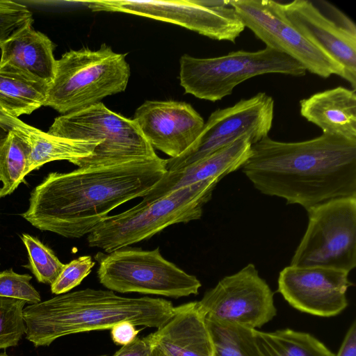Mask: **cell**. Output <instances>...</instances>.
<instances>
[{"label": "cell", "mask_w": 356, "mask_h": 356, "mask_svg": "<svg viewBox=\"0 0 356 356\" xmlns=\"http://www.w3.org/2000/svg\"><path fill=\"white\" fill-rule=\"evenodd\" d=\"M167 172L165 159L51 172L31 191L21 216L32 226L66 238L89 234L118 206L143 197Z\"/></svg>", "instance_id": "cell-1"}, {"label": "cell", "mask_w": 356, "mask_h": 356, "mask_svg": "<svg viewBox=\"0 0 356 356\" xmlns=\"http://www.w3.org/2000/svg\"><path fill=\"white\" fill-rule=\"evenodd\" d=\"M241 169L261 193L306 211L332 199L356 197V141L333 135L290 143L267 136L252 145Z\"/></svg>", "instance_id": "cell-2"}, {"label": "cell", "mask_w": 356, "mask_h": 356, "mask_svg": "<svg viewBox=\"0 0 356 356\" xmlns=\"http://www.w3.org/2000/svg\"><path fill=\"white\" fill-rule=\"evenodd\" d=\"M176 309L163 298H129L108 289H85L24 307L23 316L26 339L39 347L66 335L111 330L122 321L158 329Z\"/></svg>", "instance_id": "cell-3"}, {"label": "cell", "mask_w": 356, "mask_h": 356, "mask_svg": "<svg viewBox=\"0 0 356 356\" xmlns=\"http://www.w3.org/2000/svg\"><path fill=\"white\" fill-rule=\"evenodd\" d=\"M219 181L197 182L108 216L88 234V245L108 253L149 238L172 225L198 220Z\"/></svg>", "instance_id": "cell-4"}, {"label": "cell", "mask_w": 356, "mask_h": 356, "mask_svg": "<svg viewBox=\"0 0 356 356\" xmlns=\"http://www.w3.org/2000/svg\"><path fill=\"white\" fill-rule=\"evenodd\" d=\"M130 75L126 54L106 44L97 50H70L56 60L44 106L62 115L84 109L124 91Z\"/></svg>", "instance_id": "cell-5"}, {"label": "cell", "mask_w": 356, "mask_h": 356, "mask_svg": "<svg viewBox=\"0 0 356 356\" xmlns=\"http://www.w3.org/2000/svg\"><path fill=\"white\" fill-rule=\"evenodd\" d=\"M48 134L72 139L98 140L93 153L72 163L79 168L118 165L157 158L137 123L102 102L55 118Z\"/></svg>", "instance_id": "cell-6"}, {"label": "cell", "mask_w": 356, "mask_h": 356, "mask_svg": "<svg viewBox=\"0 0 356 356\" xmlns=\"http://www.w3.org/2000/svg\"><path fill=\"white\" fill-rule=\"evenodd\" d=\"M179 65L180 85L185 93L213 102L230 95L236 86L256 76L282 74L302 76L307 73L298 61L268 47L207 58L184 54Z\"/></svg>", "instance_id": "cell-7"}, {"label": "cell", "mask_w": 356, "mask_h": 356, "mask_svg": "<svg viewBox=\"0 0 356 356\" xmlns=\"http://www.w3.org/2000/svg\"><path fill=\"white\" fill-rule=\"evenodd\" d=\"M97 277L108 290L171 297L198 293L200 280L166 260L159 248L153 250L124 248L95 256Z\"/></svg>", "instance_id": "cell-8"}, {"label": "cell", "mask_w": 356, "mask_h": 356, "mask_svg": "<svg viewBox=\"0 0 356 356\" xmlns=\"http://www.w3.org/2000/svg\"><path fill=\"white\" fill-rule=\"evenodd\" d=\"M307 211L308 225L290 266L350 273L356 266V197L332 199Z\"/></svg>", "instance_id": "cell-9"}, {"label": "cell", "mask_w": 356, "mask_h": 356, "mask_svg": "<svg viewBox=\"0 0 356 356\" xmlns=\"http://www.w3.org/2000/svg\"><path fill=\"white\" fill-rule=\"evenodd\" d=\"M94 12H118L181 26L216 40L235 42L245 29L230 1L97 0L88 1Z\"/></svg>", "instance_id": "cell-10"}, {"label": "cell", "mask_w": 356, "mask_h": 356, "mask_svg": "<svg viewBox=\"0 0 356 356\" xmlns=\"http://www.w3.org/2000/svg\"><path fill=\"white\" fill-rule=\"evenodd\" d=\"M274 116V100L259 92L234 105L213 111L191 147L182 155L165 159L168 172L191 165L242 136L254 144L268 136Z\"/></svg>", "instance_id": "cell-11"}, {"label": "cell", "mask_w": 356, "mask_h": 356, "mask_svg": "<svg viewBox=\"0 0 356 356\" xmlns=\"http://www.w3.org/2000/svg\"><path fill=\"white\" fill-rule=\"evenodd\" d=\"M245 28L266 44L300 63L307 71L328 78L345 79L343 67L311 43L285 17L280 2L270 0H232Z\"/></svg>", "instance_id": "cell-12"}, {"label": "cell", "mask_w": 356, "mask_h": 356, "mask_svg": "<svg viewBox=\"0 0 356 356\" xmlns=\"http://www.w3.org/2000/svg\"><path fill=\"white\" fill-rule=\"evenodd\" d=\"M287 20L311 43L339 63L345 80L356 88V26L343 12L325 0L280 3Z\"/></svg>", "instance_id": "cell-13"}, {"label": "cell", "mask_w": 356, "mask_h": 356, "mask_svg": "<svg viewBox=\"0 0 356 356\" xmlns=\"http://www.w3.org/2000/svg\"><path fill=\"white\" fill-rule=\"evenodd\" d=\"M197 302L207 317L252 329L268 323L277 313L273 293L253 264L224 277Z\"/></svg>", "instance_id": "cell-14"}, {"label": "cell", "mask_w": 356, "mask_h": 356, "mask_svg": "<svg viewBox=\"0 0 356 356\" xmlns=\"http://www.w3.org/2000/svg\"><path fill=\"white\" fill-rule=\"evenodd\" d=\"M348 272L323 267L289 266L281 270L277 291L293 308L321 317L334 316L348 306L353 285Z\"/></svg>", "instance_id": "cell-15"}, {"label": "cell", "mask_w": 356, "mask_h": 356, "mask_svg": "<svg viewBox=\"0 0 356 356\" xmlns=\"http://www.w3.org/2000/svg\"><path fill=\"white\" fill-rule=\"evenodd\" d=\"M133 120L152 147L170 158L186 152L204 124L190 104L172 100H147L136 110Z\"/></svg>", "instance_id": "cell-16"}, {"label": "cell", "mask_w": 356, "mask_h": 356, "mask_svg": "<svg viewBox=\"0 0 356 356\" xmlns=\"http://www.w3.org/2000/svg\"><path fill=\"white\" fill-rule=\"evenodd\" d=\"M155 356H213L205 314L197 302L177 307L162 326L148 335Z\"/></svg>", "instance_id": "cell-17"}, {"label": "cell", "mask_w": 356, "mask_h": 356, "mask_svg": "<svg viewBox=\"0 0 356 356\" xmlns=\"http://www.w3.org/2000/svg\"><path fill=\"white\" fill-rule=\"evenodd\" d=\"M252 143L244 136L206 157L179 170L166 172L142 202H148L181 188L209 180L220 181L224 177L243 165L251 153Z\"/></svg>", "instance_id": "cell-18"}, {"label": "cell", "mask_w": 356, "mask_h": 356, "mask_svg": "<svg viewBox=\"0 0 356 356\" xmlns=\"http://www.w3.org/2000/svg\"><path fill=\"white\" fill-rule=\"evenodd\" d=\"M301 115L323 134L356 141L355 90L338 86L300 101Z\"/></svg>", "instance_id": "cell-19"}, {"label": "cell", "mask_w": 356, "mask_h": 356, "mask_svg": "<svg viewBox=\"0 0 356 356\" xmlns=\"http://www.w3.org/2000/svg\"><path fill=\"white\" fill-rule=\"evenodd\" d=\"M54 49L51 40L29 23L0 44V64L10 65L50 84L56 65Z\"/></svg>", "instance_id": "cell-20"}, {"label": "cell", "mask_w": 356, "mask_h": 356, "mask_svg": "<svg viewBox=\"0 0 356 356\" xmlns=\"http://www.w3.org/2000/svg\"><path fill=\"white\" fill-rule=\"evenodd\" d=\"M31 148L26 175L54 161L72 163L90 156L100 143L97 140L72 139L53 136L26 123L15 128Z\"/></svg>", "instance_id": "cell-21"}, {"label": "cell", "mask_w": 356, "mask_h": 356, "mask_svg": "<svg viewBox=\"0 0 356 356\" xmlns=\"http://www.w3.org/2000/svg\"><path fill=\"white\" fill-rule=\"evenodd\" d=\"M49 86L10 65L0 64V107L15 118L44 106Z\"/></svg>", "instance_id": "cell-22"}, {"label": "cell", "mask_w": 356, "mask_h": 356, "mask_svg": "<svg viewBox=\"0 0 356 356\" xmlns=\"http://www.w3.org/2000/svg\"><path fill=\"white\" fill-rule=\"evenodd\" d=\"M261 356H334L324 343L312 334L291 329L262 332L255 329Z\"/></svg>", "instance_id": "cell-23"}, {"label": "cell", "mask_w": 356, "mask_h": 356, "mask_svg": "<svg viewBox=\"0 0 356 356\" xmlns=\"http://www.w3.org/2000/svg\"><path fill=\"white\" fill-rule=\"evenodd\" d=\"M205 318L213 343V356H261L255 329Z\"/></svg>", "instance_id": "cell-24"}, {"label": "cell", "mask_w": 356, "mask_h": 356, "mask_svg": "<svg viewBox=\"0 0 356 356\" xmlns=\"http://www.w3.org/2000/svg\"><path fill=\"white\" fill-rule=\"evenodd\" d=\"M31 148L16 129L0 143V199L11 194L26 175Z\"/></svg>", "instance_id": "cell-25"}, {"label": "cell", "mask_w": 356, "mask_h": 356, "mask_svg": "<svg viewBox=\"0 0 356 356\" xmlns=\"http://www.w3.org/2000/svg\"><path fill=\"white\" fill-rule=\"evenodd\" d=\"M21 239L26 249L29 268L39 282L51 285L61 273L63 264L54 251L37 237L22 234Z\"/></svg>", "instance_id": "cell-26"}, {"label": "cell", "mask_w": 356, "mask_h": 356, "mask_svg": "<svg viewBox=\"0 0 356 356\" xmlns=\"http://www.w3.org/2000/svg\"><path fill=\"white\" fill-rule=\"evenodd\" d=\"M24 300L0 297V349L18 344L26 334L23 316Z\"/></svg>", "instance_id": "cell-27"}, {"label": "cell", "mask_w": 356, "mask_h": 356, "mask_svg": "<svg viewBox=\"0 0 356 356\" xmlns=\"http://www.w3.org/2000/svg\"><path fill=\"white\" fill-rule=\"evenodd\" d=\"M32 277L13 269L0 272V297L18 299L30 305L41 301L39 292L30 283Z\"/></svg>", "instance_id": "cell-28"}, {"label": "cell", "mask_w": 356, "mask_h": 356, "mask_svg": "<svg viewBox=\"0 0 356 356\" xmlns=\"http://www.w3.org/2000/svg\"><path fill=\"white\" fill-rule=\"evenodd\" d=\"M95 263L90 256H82L65 264L61 273L51 285L52 293L60 295L78 286L91 272Z\"/></svg>", "instance_id": "cell-29"}, {"label": "cell", "mask_w": 356, "mask_h": 356, "mask_svg": "<svg viewBox=\"0 0 356 356\" xmlns=\"http://www.w3.org/2000/svg\"><path fill=\"white\" fill-rule=\"evenodd\" d=\"M33 21L32 13L24 5L0 0V44Z\"/></svg>", "instance_id": "cell-30"}, {"label": "cell", "mask_w": 356, "mask_h": 356, "mask_svg": "<svg viewBox=\"0 0 356 356\" xmlns=\"http://www.w3.org/2000/svg\"><path fill=\"white\" fill-rule=\"evenodd\" d=\"M112 356H153V347L149 336L136 337L132 342L122 346Z\"/></svg>", "instance_id": "cell-31"}, {"label": "cell", "mask_w": 356, "mask_h": 356, "mask_svg": "<svg viewBox=\"0 0 356 356\" xmlns=\"http://www.w3.org/2000/svg\"><path fill=\"white\" fill-rule=\"evenodd\" d=\"M140 330L131 322L122 321L111 329V337L115 344L122 346L132 342L137 337Z\"/></svg>", "instance_id": "cell-32"}, {"label": "cell", "mask_w": 356, "mask_h": 356, "mask_svg": "<svg viewBox=\"0 0 356 356\" xmlns=\"http://www.w3.org/2000/svg\"><path fill=\"white\" fill-rule=\"evenodd\" d=\"M334 356H356V323L348 328L338 353Z\"/></svg>", "instance_id": "cell-33"}, {"label": "cell", "mask_w": 356, "mask_h": 356, "mask_svg": "<svg viewBox=\"0 0 356 356\" xmlns=\"http://www.w3.org/2000/svg\"><path fill=\"white\" fill-rule=\"evenodd\" d=\"M24 122L15 118L0 107V126L8 131L13 130L19 126L23 124Z\"/></svg>", "instance_id": "cell-34"}, {"label": "cell", "mask_w": 356, "mask_h": 356, "mask_svg": "<svg viewBox=\"0 0 356 356\" xmlns=\"http://www.w3.org/2000/svg\"><path fill=\"white\" fill-rule=\"evenodd\" d=\"M9 131L0 126V143L6 138Z\"/></svg>", "instance_id": "cell-35"}, {"label": "cell", "mask_w": 356, "mask_h": 356, "mask_svg": "<svg viewBox=\"0 0 356 356\" xmlns=\"http://www.w3.org/2000/svg\"><path fill=\"white\" fill-rule=\"evenodd\" d=\"M0 356H8L6 353H0Z\"/></svg>", "instance_id": "cell-36"}, {"label": "cell", "mask_w": 356, "mask_h": 356, "mask_svg": "<svg viewBox=\"0 0 356 356\" xmlns=\"http://www.w3.org/2000/svg\"><path fill=\"white\" fill-rule=\"evenodd\" d=\"M98 356H106V355H98Z\"/></svg>", "instance_id": "cell-37"}, {"label": "cell", "mask_w": 356, "mask_h": 356, "mask_svg": "<svg viewBox=\"0 0 356 356\" xmlns=\"http://www.w3.org/2000/svg\"><path fill=\"white\" fill-rule=\"evenodd\" d=\"M153 356H155V355H154V353H153Z\"/></svg>", "instance_id": "cell-38"}]
</instances>
